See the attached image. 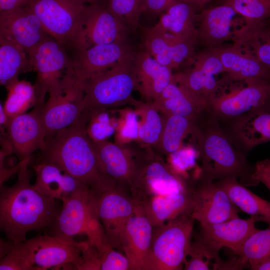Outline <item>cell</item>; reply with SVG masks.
I'll list each match as a JSON object with an SVG mask.
<instances>
[{
  "instance_id": "1",
  "label": "cell",
  "mask_w": 270,
  "mask_h": 270,
  "mask_svg": "<svg viewBox=\"0 0 270 270\" xmlns=\"http://www.w3.org/2000/svg\"><path fill=\"white\" fill-rule=\"evenodd\" d=\"M30 160L22 166L13 185H0V227L14 244L26 240L28 232L52 225L61 208L56 199L40 194L31 184Z\"/></svg>"
},
{
  "instance_id": "2",
  "label": "cell",
  "mask_w": 270,
  "mask_h": 270,
  "mask_svg": "<svg viewBox=\"0 0 270 270\" xmlns=\"http://www.w3.org/2000/svg\"><path fill=\"white\" fill-rule=\"evenodd\" d=\"M88 122L82 113L70 126L47 138L39 160L56 165L98 195L116 186L100 168L86 132Z\"/></svg>"
},
{
  "instance_id": "3",
  "label": "cell",
  "mask_w": 270,
  "mask_h": 270,
  "mask_svg": "<svg viewBox=\"0 0 270 270\" xmlns=\"http://www.w3.org/2000/svg\"><path fill=\"white\" fill-rule=\"evenodd\" d=\"M192 135L201 158L200 176L212 181L235 177L241 184L248 186L258 184L252 178L254 166L248 164L216 120L202 128L196 125Z\"/></svg>"
},
{
  "instance_id": "4",
  "label": "cell",
  "mask_w": 270,
  "mask_h": 270,
  "mask_svg": "<svg viewBox=\"0 0 270 270\" xmlns=\"http://www.w3.org/2000/svg\"><path fill=\"white\" fill-rule=\"evenodd\" d=\"M134 54L132 52L111 68L82 83L84 92L82 113L90 120L97 113L135 104L136 100L132 96L137 87L134 70Z\"/></svg>"
},
{
  "instance_id": "5",
  "label": "cell",
  "mask_w": 270,
  "mask_h": 270,
  "mask_svg": "<svg viewBox=\"0 0 270 270\" xmlns=\"http://www.w3.org/2000/svg\"><path fill=\"white\" fill-rule=\"evenodd\" d=\"M27 5L48 34L68 50L86 48L83 21L87 4L81 0H29Z\"/></svg>"
},
{
  "instance_id": "6",
  "label": "cell",
  "mask_w": 270,
  "mask_h": 270,
  "mask_svg": "<svg viewBox=\"0 0 270 270\" xmlns=\"http://www.w3.org/2000/svg\"><path fill=\"white\" fill-rule=\"evenodd\" d=\"M194 220L182 216L154 227L145 270H178L184 268L192 243Z\"/></svg>"
},
{
  "instance_id": "7",
  "label": "cell",
  "mask_w": 270,
  "mask_h": 270,
  "mask_svg": "<svg viewBox=\"0 0 270 270\" xmlns=\"http://www.w3.org/2000/svg\"><path fill=\"white\" fill-rule=\"evenodd\" d=\"M136 170L130 188L136 204L156 196L168 195L188 188L192 182L175 172L151 148L135 154Z\"/></svg>"
},
{
  "instance_id": "8",
  "label": "cell",
  "mask_w": 270,
  "mask_h": 270,
  "mask_svg": "<svg viewBox=\"0 0 270 270\" xmlns=\"http://www.w3.org/2000/svg\"><path fill=\"white\" fill-rule=\"evenodd\" d=\"M48 98L40 108L46 138L74 122L82 115L84 104L82 83L66 74L48 92Z\"/></svg>"
},
{
  "instance_id": "9",
  "label": "cell",
  "mask_w": 270,
  "mask_h": 270,
  "mask_svg": "<svg viewBox=\"0 0 270 270\" xmlns=\"http://www.w3.org/2000/svg\"><path fill=\"white\" fill-rule=\"evenodd\" d=\"M83 244L46 234L16 245L34 270H76Z\"/></svg>"
},
{
  "instance_id": "10",
  "label": "cell",
  "mask_w": 270,
  "mask_h": 270,
  "mask_svg": "<svg viewBox=\"0 0 270 270\" xmlns=\"http://www.w3.org/2000/svg\"><path fill=\"white\" fill-rule=\"evenodd\" d=\"M68 50L50 37L28 54L32 70L36 73L34 84L38 98L36 106H42L48 90L71 72L72 58Z\"/></svg>"
},
{
  "instance_id": "11",
  "label": "cell",
  "mask_w": 270,
  "mask_h": 270,
  "mask_svg": "<svg viewBox=\"0 0 270 270\" xmlns=\"http://www.w3.org/2000/svg\"><path fill=\"white\" fill-rule=\"evenodd\" d=\"M136 207L130 190L124 187L114 186L96 196L98 217L110 244L120 252L124 228Z\"/></svg>"
},
{
  "instance_id": "12",
  "label": "cell",
  "mask_w": 270,
  "mask_h": 270,
  "mask_svg": "<svg viewBox=\"0 0 270 270\" xmlns=\"http://www.w3.org/2000/svg\"><path fill=\"white\" fill-rule=\"evenodd\" d=\"M192 193L193 209L190 216L200 225L220 223L239 217L240 210L216 182L200 176L194 183Z\"/></svg>"
},
{
  "instance_id": "13",
  "label": "cell",
  "mask_w": 270,
  "mask_h": 270,
  "mask_svg": "<svg viewBox=\"0 0 270 270\" xmlns=\"http://www.w3.org/2000/svg\"><path fill=\"white\" fill-rule=\"evenodd\" d=\"M96 196L85 187L62 200V207L52 224L54 236L74 240L76 236L84 234L90 221L98 217Z\"/></svg>"
},
{
  "instance_id": "14",
  "label": "cell",
  "mask_w": 270,
  "mask_h": 270,
  "mask_svg": "<svg viewBox=\"0 0 270 270\" xmlns=\"http://www.w3.org/2000/svg\"><path fill=\"white\" fill-rule=\"evenodd\" d=\"M270 104V84L252 82L222 92L212 101L208 111L218 119L234 120Z\"/></svg>"
},
{
  "instance_id": "15",
  "label": "cell",
  "mask_w": 270,
  "mask_h": 270,
  "mask_svg": "<svg viewBox=\"0 0 270 270\" xmlns=\"http://www.w3.org/2000/svg\"><path fill=\"white\" fill-rule=\"evenodd\" d=\"M40 106H35L10 118L6 129L5 140L11 152L19 162L30 158L37 150H42L46 144L47 132L41 118Z\"/></svg>"
},
{
  "instance_id": "16",
  "label": "cell",
  "mask_w": 270,
  "mask_h": 270,
  "mask_svg": "<svg viewBox=\"0 0 270 270\" xmlns=\"http://www.w3.org/2000/svg\"><path fill=\"white\" fill-rule=\"evenodd\" d=\"M73 51L71 76L82 83L108 70L134 52L126 40L92 45Z\"/></svg>"
},
{
  "instance_id": "17",
  "label": "cell",
  "mask_w": 270,
  "mask_h": 270,
  "mask_svg": "<svg viewBox=\"0 0 270 270\" xmlns=\"http://www.w3.org/2000/svg\"><path fill=\"white\" fill-rule=\"evenodd\" d=\"M0 36L20 46L28 54L51 37L27 4L0 12Z\"/></svg>"
},
{
  "instance_id": "18",
  "label": "cell",
  "mask_w": 270,
  "mask_h": 270,
  "mask_svg": "<svg viewBox=\"0 0 270 270\" xmlns=\"http://www.w3.org/2000/svg\"><path fill=\"white\" fill-rule=\"evenodd\" d=\"M90 140L102 172L117 186L130 191L136 170L135 154L116 142Z\"/></svg>"
},
{
  "instance_id": "19",
  "label": "cell",
  "mask_w": 270,
  "mask_h": 270,
  "mask_svg": "<svg viewBox=\"0 0 270 270\" xmlns=\"http://www.w3.org/2000/svg\"><path fill=\"white\" fill-rule=\"evenodd\" d=\"M154 226L142 207L136 204L121 240V252L127 256L131 270H145L150 254Z\"/></svg>"
},
{
  "instance_id": "20",
  "label": "cell",
  "mask_w": 270,
  "mask_h": 270,
  "mask_svg": "<svg viewBox=\"0 0 270 270\" xmlns=\"http://www.w3.org/2000/svg\"><path fill=\"white\" fill-rule=\"evenodd\" d=\"M83 22L86 48L126 40L130 31L106 6L87 5Z\"/></svg>"
},
{
  "instance_id": "21",
  "label": "cell",
  "mask_w": 270,
  "mask_h": 270,
  "mask_svg": "<svg viewBox=\"0 0 270 270\" xmlns=\"http://www.w3.org/2000/svg\"><path fill=\"white\" fill-rule=\"evenodd\" d=\"M134 70L136 90L145 102L156 100L174 79L172 70L158 62L144 50L135 52Z\"/></svg>"
},
{
  "instance_id": "22",
  "label": "cell",
  "mask_w": 270,
  "mask_h": 270,
  "mask_svg": "<svg viewBox=\"0 0 270 270\" xmlns=\"http://www.w3.org/2000/svg\"><path fill=\"white\" fill-rule=\"evenodd\" d=\"M252 216L246 219L239 217L220 223L200 225L198 235L215 250L220 252L222 247L235 254L246 240L259 229Z\"/></svg>"
},
{
  "instance_id": "23",
  "label": "cell",
  "mask_w": 270,
  "mask_h": 270,
  "mask_svg": "<svg viewBox=\"0 0 270 270\" xmlns=\"http://www.w3.org/2000/svg\"><path fill=\"white\" fill-rule=\"evenodd\" d=\"M236 12L228 4L220 5L203 10L197 14L198 42L206 48L222 46V44L232 39L234 18Z\"/></svg>"
},
{
  "instance_id": "24",
  "label": "cell",
  "mask_w": 270,
  "mask_h": 270,
  "mask_svg": "<svg viewBox=\"0 0 270 270\" xmlns=\"http://www.w3.org/2000/svg\"><path fill=\"white\" fill-rule=\"evenodd\" d=\"M228 78L246 84H270V70L249 52L234 44L228 47L216 48Z\"/></svg>"
},
{
  "instance_id": "25",
  "label": "cell",
  "mask_w": 270,
  "mask_h": 270,
  "mask_svg": "<svg viewBox=\"0 0 270 270\" xmlns=\"http://www.w3.org/2000/svg\"><path fill=\"white\" fill-rule=\"evenodd\" d=\"M183 191L152 196L140 204L154 227L180 216L190 215L193 209L192 186Z\"/></svg>"
},
{
  "instance_id": "26",
  "label": "cell",
  "mask_w": 270,
  "mask_h": 270,
  "mask_svg": "<svg viewBox=\"0 0 270 270\" xmlns=\"http://www.w3.org/2000/svg\"><path fill=\"white\" fill-rule=\"evenodd\" d=\"M32 168L36 176L34 188L47 196L62 201L79 190L88 187L51 162L38 160Z\"/></svg>"
},
{
  "instance_id": "27",
  "label": "cell",
  "mask_w": 270,
  "mask_h": 270,
  "mask_svg": "<svg viewBox=\"0 0 270 270\" xmlns=\"http://www.w3.org/2000/svg\"><path fill=\"white\" fill-rule=\"evenodd\" d=\"M152 102L162 114L179 115L196 122L204 111L209 110L207 103L194 96L174 78Z\"/></svg>"
},
{
  "instance_id": "28",
  "label": "cell",
  "mask_w": 270,
  "mask_h": 270,
  "mask_svg": "<svg viewBox=\"0 0 270 270\" xmlns=\"http://www.w3.org/2000/svg\"><path fill=\"white\" fill-rule=\"evenodd\" d=\"M231 130L246 150L270 142V104L234 120Z\"/></svg>"
},
{
  "instance_id": "29",
  "label": "cell",
  "mask_w": 270,
  "mask_h": 270,
  "mask_svg": "<svg viewBox=\"0 0 270 270\" xmlns=\"http://www.w3.org/2000/svg\"><path fill=\"white\" fill-rule=\"evenodd\" d=\"M234 44L253 56L270 70V24L267 21L246 23L234 31Z\"/></svg>"
},
{
  "instance_id": "30",
  "label": "cell",
  "mask_w": 270,
  "mask_h": 270,
  "mask_svg": "<svg viewBox=\"0 0 270 270\" xmlns=\"http://www.w3.org/2000/svg\"><path fill=\"white\" fill-rule=\"evenodd\" d=\"M195 8L190 4L177 0L161 13L158 22L154 26L164 34L198 40Z\"/></svg>"
},
{
  "instance_id": "31",
  "label": "cell",
  "mask_w": 270,
  "mask_h": 270,
  "mask_svg": "<svg viewBox=\"0 0 270 270\" xmlns=\"http://www.w3.org/2000/svg\"><path fill=\"white\" fill-rule=\"evenodd\" d=\"M216 183L223 188L233 203L244 212L270 224V202L262 199L238 182L235 177L218 180Z\"/></svg>"
},
{
  "instance_id": "32",
  "label": "cell",
  "mask_w": 270,
  "mask_h": 270,
  "mask_svg": "<svg viewBox=\"0 0 270 270\" xmlns=\"http://www.w3.org/2000/svg\"><path fill=\"white\" fill-rule=\"evenodd\" d=\"M84 234L88 242L96 249L100 260V270H128L130 263L127 256L110 244L98 218L88 225Z\"/></svg>"
},
{
  "instance_id": "33",
  "label": "cell",
  "mask_w": 270,
  "mask_h": 270,
  "mask_svg": "<svg viewBox=\"0 0 270 270\" xmlns=\"http://www.w3.org/2000/svg\"><path fill=\"white\" fill-rule=\"evenodd\" d=\"M162 114V130L159 140L153 148L160 154H174L181 148L184 138L192 134L196 122L179 115Z\"/></svg>"
},
{
  "instance_id": "34",
  "label": "cell",
  "mask_w": 270,
  "mask_h": 270,
  "mask_svg": "<svg viewBox=\"0 0 270 270\" xmlns=\"http://www.w3.org/2000/svg\"><path fill=\"white\" fill-rule=\"evenodd\" d=\"M33 70L28 53L20 46L0 36V82L6 88L20 74Z\"/></svg>"
},
{
  "instance_id": "35",
  "label": "cell",
  "mask_w": 270,
  "mask_h": 270,
  "mask_svg": "<svg viewBox=\"0 0 270 270\" xmlns=\"http://www.w3.org/2000/svg\"><path fill=\"white\" fill-rule=\"evenodd\" d=\"M215 76L193 64L192 68L174 74V78L194 96L207 103L210 108V102L220 92V82Z\"/></svg>"
},
{
  "instance_id": "36",
  "label": "cell",
  "mask_w": 270,
  "mask_h": 270,
  "mask_svg": "<svg viewBox=\"0 0 270 270\" xmlns=\"http://www.w3.org/2000/svg\"><path fill=\"white\" fill-rule=\"evenodd\" d=\"M134 106L140 118L136 141L142 148L154 147L159 140L162 130V114L153 102L136 100Z\"/></svg>"
},
{
  "instance_id": "37",
  "label": "cell",
  "mask_w": 270,
  "mask_h": 270,
  "mask_svg": "<svg viewBox=\"0 0 270 270\" xmlns=\"http://www.w3.org/2000/svg\"><path fill=\"white\" fill-rule=\"evenodd\" d=\"M6 89L8 94L4 108L9 120L38 105L36 91L34 84L30 82L18 80Z\"/></svg>"
},
{
  "instance_id": "38",
  "label": "cell",
  "mask_w": 270,
  "mask_h": 270,
  "mask_svg": "<svg viewBox=\"0 0 270 270\" xmlns=\"http://www.w3.org/2000/svg\"><path fill=\"white\" fill-rule=\"evenodd\" d=\"M144 50L160 64L174 69L171 46L166 36L154 28L142 26Z\"/></svg>"
},
{
  "instance_id": "39",
  "label": "cell",
  "mask_w": 270,
  "mask_h": 270,
  "mask_svg": "<svg viewBox=\"0 0 270 270\" xmlns=\"http://www.w3.org/2000/svg\"><path fill=\"white\" fill-rule=\"evenodd\" d=\"M250 266L270 256V224L252 234L234 254Z\"/></svg>"
},
{
  "instance_id": "40",
  "label": "cell",
  "mask_w": 270,
  "mask_h": 270,
  "mask_svg": "<svg viewBox=\"0 0 270 270\" xmlns=\"http://www.w3.org/2000/svg\"><path fill=\"white\" fill-rule=\"evenodd\" d=\"M188 256L190 259L184 262L183 268L186 270H210L212 260L214 261L212 270H215L222 260L219 256V252L212 248L199 235L192 244Z\"/></svg>"
},
{
  "instance_id": "41",
  "label": "cell",
  "mask_w": 270,
  "mask_h": 270,
  "mask_svg": "<svg viewBox=\"0 0 270 270\" xmlns=\"http://www.w3.org/2000/svg\"><path fill=\"white\" fill-rule=\"evenodd\" d=\"M106 6L130 30L139 26L140 15L144 12V0H107Z\"/></svg>"
},
{
  "instance_id": "42",
  "label": "cell",
  "mask_w": 270,
  "mask_h": 270,
  "mask_svg": "<svg viewBox=\"0 0 270 270\" xmlns=\"http://www.w3.org/2000/svg\"><path fill=\"white\" fill-rule=\"evenodd\" d=\"M232 7L246 22H259L270 19V0H220Z\"/></svg>"
},
{
  "instance_id": "43",
  "label": "cell",
  "mask_w": 270,
  "mask_h": 270,
  "mask_svg": "<svg viewBox=\"0 0 270 270\" xmlns=\"http://www.w3.org/2000/svg\"><path fill=\"white\" fill-rule=\"evenodd\" d=\"M136 110L126 109L122 112L120 122L116 128V142L123 145L138 138L139 120Z\"/></svg>"
},
{
  "instance_id": "44",
  "label": "cell",
  "mask_w": 270,
  "mask_h": 270,
  "mask_svg": "<svg viewBox=\"0 0 270 270\" xmlns=\"http://www.w3.org/2000/svg\"><path fill=\"white\" fill-rule=\"evenodd\" d=\"M0 270H34L17 245L12 244L8 253L0 260Z\"/></svg>"
},
{
  "instance_id": "45",
  "label": "cell",
  "mask_w": 270,
  "mask_h": 270,
  "mask_svg": "<svg viewBox=\"0 0 270 270\" xmlns=\"http://www.w3.org/2000/svg\"><path fill=\"white\" fill-rule=\"evenodd\" d=\"M252 178L262 183L270 191V158L257 162L254 167Z\"/></svg>"
},
{
  "instance_id": "46",
  "label": "cell",
  "mask_w": 270,
  "mask_h": 270,
  "mask_svg": "<svg viewBox=\"0 0 270 270\" xmlns=\"http://www.w3.org/2000/svg\"><path fill=\"white\" fill-rule=\"evenodd\" d=\"M177 0H144V12L161 14Z\"/></svg>"
},
{
  "instance_id": "47",
  "label": "cell",
  "mask_w": 270,
  "mask_h": 270,
  "mask_svg": "<svg viewBox=\"0 0 270 270\" xmlns=\"http://www.w3.org/2000/svg\"><path fill=\"white\" fill-rule=\"evenodd\" d=\"M29 0H0V12L27 4Z\"/></svg>"
},
{
  "instance_id": "48",
  "label": "cell",
  "mask_w": 270,
  "mask_h": 270,
  "mask_svg": "<svg viewBox=\"0 0 270 270\" xmlns=\"http://www.w3.org/2000/svg\"><path fill=\"white\" fill-rule=\"evenodd\" d=\"M249 267L252 270H270V256Z\"/></svg>"
},
{
  "instance_id": "49",
  "label": "cell",
  "mask_w": 270,
  "mask_h": 270,
  "mask_svg": "<svg viewBox=\"0 0 270 270\" xmlns=\"http://www.w3.org/2000/svg\"><path fill=\"white\" fill-rule=\"evenodd\" d=\"M192 5L195 8H202L210 0H177Z\"/></svg>"
},
{
  "instance_id": "50",
  "label": "cell",
  "mask_w": 270,
  "mask_h": 270,
  "mask_svg": "<svg viewBox=\"0 0 270 270\" xmlns=\"http://www.w3.org/2000/svg\"><path fill=\"white\" fill-rule=\"evenodd\" d=\"M87 5H102L106 6L107 0H81Z\"/></svg>"
},
{
  "instance_id": "51",
  "label": "cell",
  "mask_w": 270,
  "mask_h": 270,
  "mask_svg": "<svg viewBox=\"0 0 270 270\" xmlns=\"http://www.w3.org/2000/svg\"><path fill=\"white\" fill-rule=\"evenodd\" d=\"M266 21H267V22L270 24V19L268 20H266Z\"/></svg>"
}]
</instances>
